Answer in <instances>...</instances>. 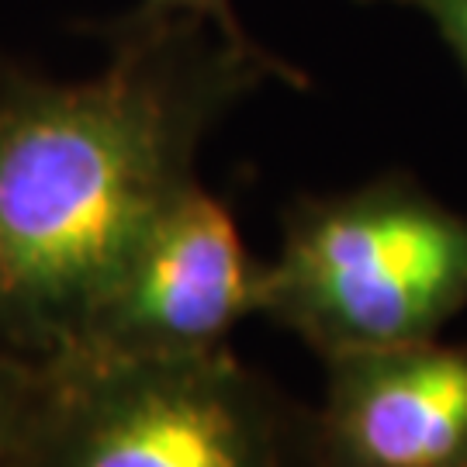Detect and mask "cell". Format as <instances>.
Listing matches in <instances>:
<instances>
[{"mask_svg":"<svg viewBox=\"0 0 467 467\" xmlns=\"http://www.w3.org/2000/svg\"><path fill=\"white\" fill-rule=\"evenodd\" d=\"M422 15L467 73V0H384Z\"/></svg>","mask_w":467,"mask_h":467,"instance_id":"obj_8","label":"cell"},{"mask_svg":"<svg viewBox=\"0 0 467 467\" xmlns=\"http://www.w3.org/2000/svg\"><path fill=\"white\" fill-rule=\"evenodd\" d=\"M35 388H38V364L0 353V467L11 464L17 440L32 412Z\"/></svg>","mask_w":467,"mask_h":467,"instance_id":"obj_6","label":"cell"},{"mask_svg":"<svg viewBox=\"0 0 467 467\" xmlns=\"http://www.w3.org/2000/svg\"><path fill=\"white\" fill-rule=\"evenodd\" d=\"M260 270L233 212L194 184L150 229L69 353L173 357L222 347L260 312Z\"/></svg>","mask_w":467,"mask_h":467,"instance_id":"obj_4","label":"cell"},{"mask_svg":"<svg viewBox=\"0 0 467 467\" xmlns=\"http://www.w3.org/2000/svg\"><path fill=\"white\" fill-rule=\"evenodd\" d=\"M87 80L0 73V353H69L132 253L198 184L204 135L264 80L305 84L256 38L125 15Z\"/></svg>","mask_w":467,"mask_h":467,"instance_id":"obj_1","label":"cell"},{"mask_svg":"<svg viewBox=\"0 0 467 467\" xmlns=\"http://www.w3.org/2000/svg\"><path fill=\"white\" fill-rule=\"evenodd\" d=\"M467 312V215L405 173L287 208L260 316L318 357L436 339Z\"/></svg>","mask_w":467,"mask_h":467,"instance_id":"obj_3","label":"cell"},{"mask_svg":"<svg viewBox=\"0 0 467 467\" xmlns=\"http://www.w3.org/2000/svg\"><path fill=\"white\" fill-rule=\"evenodd\" d=\"M7 467H322L316 412L229 343L173 357L63 353L38 364Z\"/></svg>","mask_w":467,"mask_h":467,"instance_id":"obj_2","label":"cell"},{"mask_svg":"<svg viewBox=\"0 0 467 467\" xmlns=\"http://www.w3.org/2000/svg\"><path fill=\"white\" fill-rule=\"evenodd\" d=\"M322 360V467H467V343L436 336Z\"/></svg>","mask_w":467,"mask_h":467,"instance_id":"obj_5","label":"cell"},{"mask_svg":"<svg viewBox=\"0 0 467 467\" xmlns=\"http://www.w3.org/2000/svg\"><path fill=\"white\" fill-rule=\"evenodd\" d=\"M132 17L139 21H201L235 42L253 38L235 15L233 0H139Z\"/></svg>","mask_w":467,"mask_h":467,"instance_id":"obj_7","label":"cell"}]
</instances>
